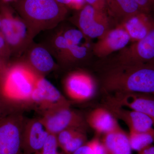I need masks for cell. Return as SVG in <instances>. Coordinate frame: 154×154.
I'll return each instance as SVG.
<instances>
[{"label":"cell","instance_id":"cell-1","mask_svg":"<svg viewBox=\"0 0 154 154\" xmlns=\"http://www.w3.org/2000/svg\"><path fill=\"white\" fill-rule=\"evenodd\" d=\"M107 95L118 93L154 94V63L111 64L102 78Z\"/></svg>","mask_w":154,"mask_h":154},{"label":"cell","instance_id":"cell-2","mask_svg":"<svg viewBox=\"0 0 154 154\" xmlns=\"http://www.w3.org/2000/svg\"><path fill=\"white\" fill-rule=\"evenodd\" d=\"M18 10L34 34L54 27L66 16V6L56 0H19Z\"/></svg>","mask_w":154,"mask_h":154},{"label":"cell","instance_id":"cell-3","mask_svg":"<svg viewBox=\"0 0 154 154\" xmlns=\"http://www.w3.org/2000/svg\"><path fill=\"white\" fill-rule=\"evenodd\" d=\"M39 74L24 64L14 66L5 75L0 95L12 106L31 104Z\"/></svg>","mask_w":154,"mask_h":154},{"label":"cell","instance_id":"cell-4","mask_svg":"<svg viewBox=\"0 0 154 154\" xmlns=\"http://www.w3.org/2000/svg\"><path fill=\"white\" fill-rule=\"evenodd\" d=\"M25 120L20 113L11 112L0 119V154H21Z\"/></svg>","mask_w":154,"mask_h":154},{"label":"cell","instance_id":"cell-5","mask_svg":"<svg viewBox=\"0 0 154 154\" xmlns=\"http://www.w3.org/2000/svg\"><path fill=\"white\" fill-rule=\"evenodd\" d=\"M42 113L39 120L51 134L57 135L70 128L85 131L88 126L82 114L72 110L70 107H59Z\"/></svg>","mask_w":154,"mask_h":154},{"label":"cell","instance_id":"cell-6","mask_svg":"<svg viewBox=\"0 0 154 154\" xmlns=\"http://www.w3.org/2000/svg\"><path fill=\"white\" fill-rule=\"evenodd\" d=\"M154 63V28L143 38L119 51L111 64Z\"/></svg>","mask_w":154,"mask_h":154},{"label":"cell","instance_id":"cell-7","mask_svg":"<svg viewBox=\"0 0 154 154\" xmlns=\"http://www.w3.org/2000/svg\"><path fill=\"white\" fill-rule=\"evenodd\" d=\"M77 25L85 37L99 38L110 29V17L106 12L87 5L80 10Z\"/></svg>","mask_w":154,"mask_h":154},{"label":"cell","instance_id":"cell-8","mask_svg":"<svg viewBox=\"0 0 154 154\" xmlns=\"http://www.w3.org/2000/svg\"><path fill=\"white\" fill-rule=\"evenodd\" d=\"M31 104L36 105L42 113L59 107H70V102L49 81L38 75L34 88Z\"/></svg>","mask_w":154,"mask_h":154},{"label":"cell","instance_id":"cell-9","mask_svg":"<svg viewBox=\"0 0 154 154\" xmlns=\"http://www.w3.org/2000/svg\"><path fill=\"white\" fill-rule=\"evenodd\" d=\"M64 88L69 99L75 102H86L93 98L96 94V82L87 72L77 71L68 75Z\"/></svg>","mask_w":154,"mask_h":154},{"label":"cell","instance_id":"cell-10","mask_svg":"<svg viewBox=\"0 0 154 154\" xmlns=\"http://www.w3.org/2000/svg\"><path fill=\"white\" fill-rule=\"evenodd\" d=\"M1 32L8 45L19 49L29 43L34 33L23 20L9 14L1 17Z\"/></svg>","mask_w":154,"mask_h":154},{"label":"cell","instance_id":"cell-11","mask_svg":"<svg viewBox=\"0 0 154 154\" xmlns=\"http://www.w3.org/2000/svg\"><path fill=\"white\" fill-rule=\"evenodd\" d=\"M105 102L144 113L151 119L154 127V96L152 94L115 93L107 95Z\"/></svg>","mask_w":154,"mask_h":154},{"label":"cell","instance_id":"cell-12","mask_svg":"<svg viewBox=\"0 0 154 154\" xmlns=\"http://www.w3.org/2000/svg\"><path fill=\"white\" fill-rule=\"evenodd\" d=\"M131 42L129 35L121 25L110 28L98 38L93 46V53L99 58H105L126 47Z\"/></svg>","mask_w":154,"mask_h":154},{"label":"cell","instance_id":"cell-13","mask_svg":"<svg viewBox=\"0 0 154 154\" xmlns=\"http://www.w3.org/2000/svg\"><path fill=\"white\" fill-rule=\"evenodd\" d=\"M49 134L39 119L26 120L22 134V150L26 154L41 151Z\"/></svg>","mask_w":154,"mask_h":154},{"label":"cell","instance_id":"cell-14","mask_svg":"<svg viewBox=\"0 0 154 154\" xmlns=\"http://www.w3.org/2000/svg\"><path fill=\"white\" fill-rule=\"evenodd\" d=\"M105 107L116 119L124 122L129 130L146 132L153 128V123L151 119L144 113L116 106L108 102H105Z\"/></svg>","mask_w":154,"mask_h":154},{"label":"cell","instance_id":"cell-15","mask_svg":"<svg viewBox=\"0 0 154 154\" xmlns=\"http://www.w3.org/2000/svg\"><path fill=\"white\" fill-rule=\"evenodd\" d=\"M86 120L88 126L98 135L106 134L119 126L116 119L106 107H97L92 110Z\"/></svg>","mask_w":154,"mask_h":154},{"label":"cell","instance_id":"cell-16","mask_svg":"<svg viewBox=\"0 0 154 154\" xmlns=\"http://www.w3.org/2000/svg\"><path fill=\"white\" fill-rule=\"evenodd\" d=\"M132 42L142 39L154 28V19L149 14L142 13L130 17L122 23Z\"/></svg>","mask_w":154,"mask_h":154},{"label":"cell","instance_id":"cell-17","mask_svg":"<svg viewBox=\"0 0 154 154\" xmlns=\"http://www.w3.org/2000/svg\"><path fill=\"white\" fill-rule=\"evenodd\" d=\"M106 154H132L128 134L120 126L103 135L101 140Z\"/></svg>","mask_w":154,"mask_h":154},{"label":"cell","instance_id":"cell-18","mask_svg":"<svg viewBox=\"0 0 154 154\" xmlns=\"http://www.w3.org/2000/svg\"><path fill=\"white\" fill-rule=\"evenodd\" d=\"M106 11L118 24L117 25L130 17L143 12L135 0H106Z\"/></svg>","mask_w":154,"mask_h":154},{"label":"cell","instance_id":"cell-19","mask_svg":"<svg viewBox=\"0 0 154 154\" xmlns=\"http://www.w3.org/2000/svg\"><path fill=\"white\" fill-rule=\"evenodd\" d=\"M29 60L31 68L38 74L49 72L55 67L52 56L46 48L42 46H35L31 49Z\"/></svg>","mask_w":154,"mask_h":154},{"label":"cell","instance_id":"cell-20","mask_svg":"<svg viewBox=\"0 0 154 154\" xmlns=\"http://www.w3.org/2000/svg\"><path fill=\"white\" fill-rule=\"evenodd\" d=\"M128 136L132 151L138 152L154 143V128L146 132L129 130Z\"/></svg>","mask_w":154,"mask_h":154},{"label":"cell","instance_id":"cell-21","mask_svg":"<svg viewBox=\"0 0 154 154\" xmlns=\"http://www.w3.org/2000/svg\"><path fill=\"white\" fill-rule=\"evenodd\" d=\"M88 48L85 45H74L69 44L68 48L61 53L67 62H75L82 60L87 56Z\"/></svg>","mask_w":154,"mask_h":154},{"label":"cell","instance_id":"cell-22","mask_svg":"<svg viewBox=\"0 0 154 154\" xmlns=\"http://www.w3.org/2000/svg\"><path fill=\"white\" fill-rule=\"evenodd\" d=\"M87 142L85 131H80L61 149L65 154H72Z\"/></svg>","mask_w":154,"mask_h":154},{"label":"cell","instance_id":"cell-23","mask_svg":"<svg viewBox=\"0 0 154 154\" xmlns=\"http://www.w3.org/2000/svg\"><path fill=\"white\" fill-rule=\"evenodd\" d=\"M58 147L56 135L49 134L40 152L41 154H62L58 151Z\"/></svg>","mask_w":154,"mask_h":154},{"label":"cell","instance_id":"cell-24","mask_svg":"<svg viewBox=\"0 0 154 154\" xmlns=\"http://www.w3.org/2000/svg\"><path fill=\"white\" fill-rule=\"evenodd\" d=\"M64 38L68 42L69 44L79 45L83 38L85 37L80 30L71 29L65 31L62 34Z\"/></svg>","mask_w":154,"mask_h":154},{"label":"cell","instance_id":"cell-25","mask_svg":"<svg viewBox=\"0 0 154 154\" xmlns=\"http://www.w3.org/2000/svg\"><path fill=\"white\" fill-rule=\"evenodd\" d=\"M88 143L94 154H106V150L102 141L99 138L96 137L91 140L88 141Z\"/></svg>","mask_w":154,"mask_h":154},{"label":"cell","instance_id":"cell-26","mask_svg":"<svg viewBox=\"0 0 154 154\" xmlns=\"http://www.w3.org/2000/svg\"><path fill=\"white\" fill-rule=\"evenodd\" d=\"M13 106L0 95V119L7 114L13 112Z\"/></svg>","mask_w":154,"mask_h":154},{"label":"cell","instance_id":"cell-27","mask_svg":"<svg viewBox=\"0 0 154 154\" xmlns=\"http://www.w3.org/2000/svg\"><path fill=\"white\" fill-rule=\"evenodd\" d=\"M88 5L99 11L106 12V0H85Z\"/></svg>","mask_w":154,"mask_h":154},{"label":"cell","instance_id":"cell-28","mask_svg":"<svg viewBox=\"0 0 154 154\" xmlns=\"http://www.w3.org/2000/svg\"><path fill=\"white\" fill-rule=\"evenodd\" d=\"M140 6L142 11L145 13L149 14L152 10L151 0H135Z\"/></svg>","mask_w":154,"mask_h":154},{"label":"cell","instance_id":"cell-29","mask_svg":"<svg viewBox=\"0 0 154 154\" xmlns=\"http://www.w3.org/2000/svg\"><path fill=\"white\" fill-rule=\"evenodd\" d=\"M72 154H94L93 152L88 143V142Z\"/></svg>","mask_w":154,"mask_h":154},{"label":"cell","instance_id":"cell-30","mask_svg":"<svg viewBox=\"0 0 154 154\" xmlns=\"http://www.w3.org/2000/svg\"><path fill=\"white\" fill-rule=\"evenodd\" d=\"M137 154H154V146H149L140 151L138 152Z\"/></svg>","mask_w":154,"mask_h":154},{"label":"cell","instance_id":"cell-31","mask_svg":"<svg viewBox=\"0 0 154 154\" xmlns=\"http://www.w3.org/2000/svg\"><path fill=\"white\" fill-rule=\"evenodd\" d=\"M7 43L1 31H0V51H2L7 46Z\"/></svg>","mask_w":154,"mask_h":154},{"label":"cell","instance_id":"cell-32","mask_svg":"<svg viewBox=\"0 0 154 154\" xmlns=\"http://www.w3.org/2000/svg\"><path fill=\"white\" fill-rule=\"evenodd\" d=\"M58 2L60 3L62 5H63L65 6H67L69 7L70 0H56Z\"/></svg>","mask_w":154,"mask_h":154},{"label":"cell","instance_id":"cell-33","mask_svg":"<svg viewBox=\"0 0 154 154\" xmlns=\"http://www.w3.org/2000/svg\"><path fill=\"white\" fill-rule=\"evenodd\" d=\"M17 1V0H3L5 2H13V1Z\"/></svg>","mask_w":154,"mask_h":154},{"label":"cell","instance_id":"cell-34","mask_svg":"<svg viewBox=\"0 0 154 154\" xmlns=\"http://www.w3.org/2000/svg\"><path fill=\"white\" fill-rule=\"evenodd\" d=\"M1 26H2V18L0 17V31H1Z\"/></svg>","mask_w":154,"mask_h":154},{"label":"cell","instance_id":"cell-35","mask_svg":"<svg viewBox=\"0 0 154 154\" xmlns=\"http://www.w3.org/2000/svg\"><path fill=\"white\" fill-rule=\"evenodd\" d=\"M34 154H41V153H40V152H36V153Z\"/></svg>","mask_w":154,"mask_h":154},{"label":"cell","instance_id":"cell-36","mask_svg":"<svg viewBox=\"0 0 154 154\" xmlns=\"http://www.w3.org/2000/svg\"><path fill=\"white\" fill-rule=\"evenodd\" d=\"M21 154H26L24 153H21Z\"/></svg>","mask_w":154,"mask_h":154}]
</instances>
